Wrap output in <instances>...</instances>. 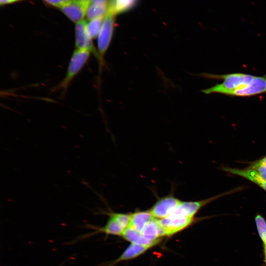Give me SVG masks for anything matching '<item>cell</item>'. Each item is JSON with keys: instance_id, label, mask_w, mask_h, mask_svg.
Returning <instances> with one entry per match:
<instances>
[{"instance_id": "obj_1", "label": "cell", "mask_w": 266, "mask_h": 266, "mask_svg": "<svg viewBox=\"0 0 266 266\" xmlns=\"http://www.w3.org/2000/svg\"><path fill=\"white\" fill-rule=\"evenodd\" d=\"M203 76L221 79L220 84L202 90L205 94L218 93L236 97H251L266 93V76H257L243 73L222 75L204 73Z\"/></svg>"}, {"instance_id": "obj_2", "label": "cell", "mask_w": 266, "mask_h": 266, "mask_svg": "<svg viewBox=\"0 0 266 266\" xmlns=\"http://www.w3.org/2000/svg\"><path fill=\"white\" fill-rule=\"evenodd\" d=\"M108 214V219L103 227L86 224L84 227L93 231L81 235L77 238L75 242L90 237L100 233L106 234L122 235L130 224V214L115 212H109Z\"/></svg>"}, {"instance_id": "obj_3", "label": "cell", "mask_w": 266, "mask_h": 266, "mask_svg": "<svg viewBox=\"0 0 266 266\" xmlns=\"http://www.w3.org/2000/svg\"><path fill=\"white\" fill-rule=\"evenodd\" d=\"M91 54L87 50L75 49L71 56L64 78L54 90H61L65 93L71 81L87 64Z\"/></svg>"}, {"instance_id": "obj_4", "label": "cell", "mask_w": 266, "mask_h": 266, "mask_svg": "<svg viewBox=\"0 0 266 266\" xmlns=\"http://www.w3.org/2000/svg\"><path fill=\"white\" fill-rule=\"evenodd\" d=\"M115 15L109 7L108 12L104 18L100 33L97 37L98 62L100 69L103 65L104 57L113 37L115 26Z\"/></svg>"}, {"instance_id": "obj_5", "label": "cell", "mask_w": 266, "mask_h": 266, "mask_svg": "<svg viewBox=\"0 0 266 266\" xmlns=\"http://www.w3.org/2000/svg\"><path fill=\"white\" fill-rule=\"evenodd\" d=\"M182 201L172 195L159 199L150 209L154 218L157 219L165 218L171 215L180 206Z\"/></svg>"}, {"instance_id": "obj_6", "label": "cell", "mask_w": 266, "mask_h": 266, "mask_svg": "<svg viewBox=\"0 0 266 266\" xmlns=\"http://www.w3.org/2000/svg\"><path fill=\"white\" fill-rule=\"evenodd\" d=\"M158 220L165 235L169 236L189 226L193 223L194 217L172 214L165 218Z\"/></svg>"}, {"instance_id": "obj_7", "label": "cell", "mask_w": 266, "mask_h": 266, "mask_svg": "<svg viewBox=\"0 0 266 266\" xmlns=\"http://www.w3.org/2000/svg\"><path fill=\"white\" fill-rule=\"evenodd\" d=\"M87 22L82 20L76 23L75 29V49L87 50L99 60L97 48L95 47L93 39L86 29Z\"/></svg>"}, {"instance_id": "obj_8", "label": "cell", "mask_w": 266, "mask_h": 266, "mask_svg": "<svg viewBox=\"0 0 266 266\" xmlns=\"http://www.w3.org/2000/svg\"><path fill=\"white\" fill-rule=\"evenodd\" d=\"M222 170L245 178L266 191V180L263 179L255 170L249 166L243 168L223 167Z\"/></svg>"}, {"instance_id": "obj_9", "label": "cell", "mask_w": 266, "mask_h": 266, "mask_svg": "<svg viewBox=\"0 0 266 266\" xmlns=\"http://www.w3.org/2000/svg\"><path fill=\"white\" fill-rule=\"evenodd\" d=\"M60 9L70 20L76 23L83 20L88 9L79 0H75Z\"/></svg>"}, {"instance_id": "obj_10", "label": "cell", "mask_w": 266, "mask_h": 266, "mask_svg": "<svg viewBox=\"0 0 266 266\" xmlns=\"http://www.w3.org/2000/svg\"><path fill=\"white\" fill-rule=\"evenodd\" d=\"M141 234L145 239L151 241L160 240L159 237L165 235L159 220L155 218L146 224Z\"/></svg>"}, {"instance_id": "obj_11", "label": "cell", "mask_w": 266, "mask_h": 266, "mask_svg": "<svg viewBox=\"0 0 266 266\" xmlns=\"http://www.w3.org/2000/svg\"><path fill=\"white\" fill-rule=\"evenodd\" d=\"M153 218L150 210L136 211L130 214L129 226L141 233L146 224Z\"/></svg>"}, {"instance_id": "obj_12", "label": "cell", "mask_w": 266, "mask_h": 266, "mask_svg": "<svg viewBox=\"0 0 266 266\" xmlns=\"http://www.w3.org/2000/svg\"><path fill=\"white\" fill-rule=\"evenodd\" d=\"M122 236L132 243L151 247L155 245L160 240V239L156 241L147 240L140 233L129 225L123 232Z\"/></svg>"}, {"instance_id": "obj_13", "label": "cell", "mask_w": 266, "mask_h": 266, "mask_svg": "<svg viewBox=\"0 0 266 266\" xmlns=\"http://www.w3.org/2000/svg\"><path fill=\"white\" fill-rule=\"evenodd\" d=\"M151 246L131 243L124 251L121 255L112 264L109 266H112L114 264L123 261L130 260L144 253Z\"/></svg>"}, {"instance_id": "obj_14", "label": "cell", "mask_w": 266, "mask_h": 266, "mask_svg": "<svg viewBox=\"0 0 266 266\" xmlns=\"http://www.w3.org/2000/svg\"><path fill=\"white\" fill-rule=\"evenodd\" d=\"M138 0H110L109 7L115 15L125 12L132 9Z\"/></svg>"}, {"instance_id": "obj_15", "label": "cell", "mask_w": 266, "mask_h": 266, "mask_svg": "<svg viewBox=\"0 0 266 266\" xmlns=\"http://www.w3.org/2000/svg\"><path fill=\"white\" fill-rule=\"evenodd\" d=\"M109 5L106 4H91L88 7L86 16L91 20L98 18L105 17L109 10Z\"/></svg>"}, {"instance_id": "obj_16", "label": "cell", "mask_w": 266, "mask_h": 266, "mask_svg": "<svg viewBox=\"0 0 266 266\" xmlns=\"http://www.w3.org/2000/svg\"><path fill=\"white\" fill-rule=\"evenodd\" d=\"M104 18H96L87 23V32L93 39L98 37L102 28Z\"/></svg>"}, {"instance_id": "obj_17", "label": "cell", "mask_w": 266, "mask_h": 266, "mask_svg": "<svg viewBox=\"0 0 266 266\" xmlns=\"http://www.w3.org/2000/svg\"><path fill=\"white\" fill-rule=\"evenodd\" d=\"M248 166L255 170L263 179L266 180V155L251 162Z\"/></svg>"}, {"instance_id": "obj_18", "label": "cell", "mask_w": 266, "mask_h": 266, "mask_svg": "<svg viewBox=\"0 0 266 266\" xmlns=\"http://www.w3.org/2000/svg\"><path fill=\"white\" fill-rule=\"evenodd\" d=\"M47 3L60 8L75 0H43Z\"/></svg>"}, {"instance_id": "obj_19", "label": "cell", "mask_w": 266, "mask_h": 266, "mask_svg": "<svg viewBox=\"0 0 266 266\" xmlns=\"http://www.w3.org/2000/svg\"><path fill=\"white\" fill-rule=\"evenodd\" d=\"M107 0H92L91 4H106L107 3Z\"/></svg>"}, {"instance_id": "obj_20", "label": "cell", "mask_w": 266, "mask_h": 266, "mask_svg": "<svg viewBox=\"0 0 266 266\" xmlns=\"http://www.w3.org/2000/svg\"><path fill=\"white\" fill-rule=\"evenodd\" d=\"M87 8L90 5V3L92 2V0H79Z\"/></svg>"}, {"instance_id": "obj_21", "label": "cell", "mask_w": 266, "mask_h": 266, "mask_svg": "<svg viewBox=\"0 0 266 266\" xmlns=\"http://www.w3.org/2000/svg\"><path fill=\"white\" fill-rule=\"evenodd\" d=\"M19 0H0V3L1 5L5 4L7 3H12Z\"/></svg>"}]
</instances>
